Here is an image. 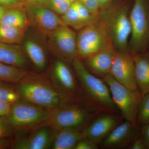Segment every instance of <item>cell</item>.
Returning a JSON list of instances; mask_svg holds the SVG:
<instances>
[{
	"label": "cell",
	"instance_id": "1",
	"mask_svg": "<svg viewBox=\"0 0 149 149\" xmlns=\"http://www.w3.org/2000/svg\"><path fill=\"white\" fill-rule=\"evenodd\" d=\"M16 88L21 100L51 111L71 103L55 88L46 74L28 72Z\"/></svg>",
	"mask_w": 149,
	"mask_h": 149
},
{
	"label": "cell",
	"instance_id": "2",
	"mask_svg": "<svg viewBox=\"0 0 149 149\" xmlns=\"http://www.w3.org/2000/svg\"><path fill=\"white\" fill-rule=\"evenodd\" d=\"M129 7L126 5L113 2L100 11L98 19L106 30L111 42L117 52H127L131 26Z\"/></svg>",
	"mask_w": 149,
	"mask_h": 149
},
{
	"label": "cell",
	"instance_id": "3",
	"mask_svg": "<svg viewBox=\"0 0 149 149\" xmlns=\"http://www.w3.org/2000/svg\"><path fill=\"white\" fill-rule=\"evenodd\" d=\"M71 65L80 87L89 100L102 111L119 113L105 82L90 72L82 60L78 58H76Z\"/></svg>",
	"mask_w": 149,
	"mask_h": 149
},
{
	"label": "cell",
	"instance_id": "4",
	"mask_svg": "<svg viewBox=\"0 0 149 149\" xmlns=\"http://www.w3.org/2000/svg\"><path fill=\"white\" fill-rule=\"evenodd\" d=\"M52 111L21 99L13 104L6 116L14 132H31L48 125Z\"/></svg>",
	"mask_w": 149,
	"mask_h": 149
},
{
	"label": "cell",
	"instance_id": "5",
	"mask_svg": "<svg viewBox=\"0 0 149 149\" xmlns=\"http://www.w3.org/2000/svg\"><path fill=\"white\" fill-rule=\"evenodd\" d=\"M47 75L55 88L69 102L78 103L99 109L85 95L66 63L56 58L52 63Z\"/></svg>",
	"mask_w": 149,
	"mask_h": 149
},
{
	"label": "cell",
	"instance_id": "6",
	"mask_svg": "<svg viewBox=\"0 0 149 149\" xmlns=\"http://www.w3.org/2000/svg\"><path fill=\"white\" fill-rule=\"evenodd\" d=\"M101 112L83 104H68L52 111L48 125L56 131L64 128L82 131L94 117Z\"/></svg>",
	"mask_w": 149,
	"mask_h": 149
},
{
	"label": "cell",
	"instance_id": "7",
	"mask_svg": "<svg viewBox=\"0 0 149 149\" xmlns=\"http://www.w3.org/2000/svg\"><path fill=\"white\" fill-rule=\"evenodd\" d=\"M131 26L128 51L132 55L141 53L149 40V7L147 0H134L130 11Z\"/></svg>",
	"mask_w": 149,
	"mask_h": 149
},
{
	"label": "cell",
	"instance_id": "8",
	"mask_svg": "<svg viewBox=\"0 0 149 149\" xmlns=\"http://www.w3.org/2000/svg\"><path fill=\"white\" fill-rule=\"evenodd\" d=\"M101 78L109 88L113 101L123 119L137 123L138 109L142 97L139 90L131 89L122 85L110 73Z\"/></svg>",
	"mask_w": 149,
	"mask_h": 149
},
{
	"label": "cell",
	"instance_id": "9",
	"mask_svg": "<svg viewBox=\"0 0 149 149\" xmlns=\"http://www.w3.org/2000/svg\"><path fill=\"white\" fill-rule=\"evenodd\" d=\"M77 43V58L82 60L112 44L106 30L98 18L79 30Z\"/></svg>",
	"mask_w": 149,
	"mask_h": 149
},
{
	"label": "cell",
	"instance_id": "10",
	"mask_svg": "<svg viewBox=\"0 0 149 149\" xmlns=\"http://www.w3.org/2000/svg\"><path fill=\"white\" fill-rule=\"evenodd\" d=\"M49 49L57 58L72 64L77 57V35L70 27L63 24L48 36Z\"/></svg>",
	"mask_w": 149,
	"mask_h": 149
},
{
	"label": "cell",
	"instance_id": "11",
	"mask_svg": "<svg viewBox=\"0 0 149 149\" xmlns=\"http://www.w3.org/2000/svg\"><path fill=\"white\" fill-rule=\"evenodd\" d=\"M25 8L29 25L44 37L64 24L61 16L46 6L35 3L26 5Z\"/></svg>",
	"mask_w": 149,
	"mask_h": 149
},
{
	"label": "cell",
	"instance_id": "12",
	"mask_svg": "<svg viewBox=\"0 0 149 149\" xmlns=\"http://www.w3.org/2000/svg\"><path fill=\"white\" fill-rule=\"evenodd\" d=\"M123 119L119 113L109 111L100 113L82 130L83 138L89 139L99 146Z\"/></svg>",
	"mask_w": 149,
	"mask_h": 149
},
{
	"label": "cell",
	"instance_id": "13",
	"mask_svg": "<svg viewBox=\"0 0 149 149\" xmlns=\"http://www.w3.org/2000/svg\"><path fill=\"white\" fill-rule=\"evenodd\" d=\"M140 136L138 123L125 120L118 124L100 144L102 149L128 148Z\"/></svg>",
	"mask_w": 149,
	"mask_h": 149
},
{
	"label": "cell",
	"instance_id": "14",
	"mask_svg": "<svg viewBox=\"0 0 149 149\" xmlns=\"http://www.w3.org/2000/svg\"><path fill=\"white\" fill-rule=\"evenodd\" d=\"M57 131L46 125L29 132L15 140L12 148L47 149L51 148Z\"/></svg>",
	"mask_w": 149,
	"mask_h": 149
},
{
	"label": "cell",
	"instance_id": "15",
	"mask_svg": "<svg viewBox=\"0 0 149 149\" xmlns=\"http://www.w3.org/2000/svg\"><path fill=\"white\" fill-rule=\"evenodd\" d=\"M109 73L122 85L131 89L138 90L135 79L133 55L128 52H117Z\"/></svg>",
	"mask_w": 149,
	"mask_h": 149
},
{
	"label": "cell",
	"instance_id": "16",
	"mask_svg": "<svg viewBox=\"0 0 149 149\" xmlns=\"http://www.w3.org/2000/svg\"><path fill=\"white\" fill-rule=\"evenodd\" d=\"M26 35V32L20 45L23 52L36 69L42 71L47 64L46 49L40 39L35 35Z\"/></svg>",
	"mask_w": 149,
	"mask_h": 149
},
{
	"label": "cell",
	"instance_id": "17",
	"mask_svg": "<svg viewBox=\"0 0 149 149\" xmlns=\"http://www.w3.org/2000/svg\"><path fill=\"white\" fill-rule=\"evenodd\" d=\"M116 52L112 44H110L85 59L84 64L92 74L102 77L110 73Z\"/></svg>",
	"mask_w": 149,
	"mask_h": 149
},
{
	"label": "cell",
	"instance_id": "18",
	"mask_svg": "<svg viewBox=\"0 0 149 149\" xmlns=\"http://www.w3.org/2000/svg\"><path fill=\"white\" fill-rule=\"evenodd\" d=\"M0 62L25 70L29 65L20 44L12 45L1 42Z\"/></svg>",
	"mask_w": 149,
	"mask_h": 149
},
{
	"label": "cell",
	"instance_id": "19",
	"mask_svg": "<svg viewBox=\"0 0 149 149\" xmlns=\"http://www.w3.org/2000/svg\"><path fill=\"white\" fill-rule=\"evenodd\" d=\"M133 58L136 85L143 97L149 93V55L139 53Z\"/></svg>",
	"mask_w": 149,
	"mask_h": 149
},
{
	"label": "cell",
	"instance_id": "20",
	"mask_svg": "<svg viewBox=\"0 0 149 149\" xmlns=\"http://www.w3.org/2000/svg\"><path fill=\"white\" fill-rule=\"evenodd\" d=\"M83 138L82 131L74 128H64L57 131L51 148L74 149L77 142Z\"/></svg>",
	"mask_w": 149,
	"mask_h": 149
},
{
	"label": "cell",
	"instance_id": "21",
	"mask_svg": "<svg viewBox=\"0 0 149 149\" xmlns=\"http://www.w3.org/2000/svg\"><path fill=\"white\" fill-rule=\"evenodd\" d=\"M0 24L27 30L29 24L25 7L6 8Z\"/></svg>",
	"mask_w": 149,
	"mask_h": 149
},
{
	"label": "cell",
	"instance_id": "22",
	"mask_svg": "<svg viewBox=\"0 0 149 149\" xmlns=\"http://www.w3.org/2000/svg\"><path fill=\"white\" fill-rule=\"evenodd\" d=\"M27 30L6 24H0V42L20 45Z\"/></svg>",
	"mask_w": 149,
	"mask_h": 149
},
{
	"label": "cell",
	"instance_id": "23",
	"mask_svg": "<svg viewBox=\"0 0 149 149\" xmlns=\"http://www.w3.org/2000/svg\"><path fill=\"white\" fill-rule=\"evenodd\" d=\"M26 70L0 62V81L17 84L28 73Z\"/></svg>",
	"mask_w": 149,
	"mask_h": 149
},
{
	"label": "cell",
	"instance_id": "24",
	"mask_svg": "<svg viewBox=\"0 0 149 149\" xmlns=\"http://www.w3.org/2000/svg\"><path fill=\"white\" fill-rule=\"evenodd\" d=\"M61 17L63 24L76 30H80L87 26L80 18L72 4L69 9L61 15Z\"/></svg>",
	"mask_w": 149,
	"mask_h": 149
},
{
	"label": "cell",
	"instance_id": "25",
	"mask_svg": "<svg viewBox=\"0 0 149 149\" xmlns=\"http://www.w3.org/2000/svg\"><path fill=\"white\" fill-rule=\"evenodd\" d=\"M9 83L0 81V99L15 102L20 97L17 88L10 85Z\"/></svg>",
	"mask_w": 149,
	"mask_h": 149
},
{
	"label": "cell",
	"instance_id": "26",
	"mask_svg": "<svg viewBox=\"0 0 149 149\" xmlns=\"http://www.w3.org/2000/svg\"><path fill=\"white\" fill-rule=\"evenodd\" d=\"M137 123L142 125L149 123V93L142 97L138 109Z\"/></svg>",
	"mask_w": 149,
	"mask_h": 149
},
{
	"label": "cell",
	"instance_id": "27",
	"mask_svg": "<svg viewBox=\"0 0 149 149\" xmlns=\"http://www.w3.org/2000/svg\"><path fill=\"white\" fill-rule=\"evenodd\" d=\"M72 3L70 0H49L45 6L62 15L69 9Z\"/></svg>",
	"mask_w": 149,
	"mask_h": 149
},
{
	"label": "cell",
	"instance_id": "28",
	"mask_svg": "<svg viewBox=\"0 0 149 149\" xmlns=\"http://www.w3.org/2000/svg\"><path fill=\"white\" fill-rule=\"evenodd\" d=\"M14 131L10 125L6 116L0 117V139L12 137Z\"/></svg>",
	"mask_w": 149,
	"mask_h": 149
},
{
	"label": "cell",
	"instance_id": "29",
	"mask_svg": "<svg viewBox=\"0 0 149 149\" xmlns=\"http://www.w3.org/2000/svg\"><path fill=\"white\" fill-rule=\"evenodd\" d=\"M83 5L96 16H97L100 9L97 0H79Z\"/></svg>",
	"mask_w": 149,
	"mask_h": 149
},
{
	"label": "cell",
	"instance_id": "30",
	"mask_svg": "<svg viewBox=\"0 0 149 149\" xmlns=\"http://www.w3.org/2000/svg\"><path fill=\"white\" fill-rule=\"evenodd\" d=\"M98 145L86 138H83L77 142L74 149H97Z\"/></svg>",
	"mask_w": 149,
	"mask_h": 149
},
{
	"label": "cell",
	"instance_id": "31",
	"mask_svg": "<svg viewBox=\"0 0 149 149\" xmlns=\"http://www.w3.org/2000/svg\"><path fill=\"white\" fill-rule=\"evenodd\" d=\"M0 5L6 8L24 7L25 6L20 0H0Z\"/></svg>",
	"mask_w": 149,
	"mask_h": 149
},
{
	"label": "cell",
	"instance_id": "32",
	"mask_svg": "<svg viewBox=\"0 0 149 149\" xmlns=\"http://www.w3.org/2000/svg\"><path fill=\"white\" fill-rule=\"evenodd\" d=\"M13 103L0 99V117L6 116L8 114Z\"/></svg>",
	"mask_w": 149,
	"mask_h": 149
},
{
	"label": "cell",
	"instance_id": "33",
	"mask_svg": "<svg viewBox=\"0 0 149 149\" xmlns=\"http://www.w3.org/2000/svg\"><path fill=\"white\" fill-rule=\"evenodd\" d=\"M141 137L147 149H149V123L143 125Z\"/></svg>",
	"mask_w": 149,
	"mask_h": 149
},
{
	"label": "cell",
	"instance_id": "34",
	"mask_svg": "<svg viewBox=\"0 0 149 149\" xmlns=\"http://www.w3.org/2000/svg\"><path fill=\"white\" fill-rule=\"evenodd\" d=\"M128 149H147L143 141L140 136L138 137L128 146Z\"/></svg>",
	"mask_w": 149,
	"mask_h": 149
},
{
	"label": "cell",
	"instance_id": "35",
	"mask_svg": "<svg viewBox=\"0 0 149 149\" xmlns=\"http://www.w3.org/2000/svg\"><path fill=\"white\" fill-rule=\"evenodd\" d=\"M14 141L12 137L0 139V149L12 148Z\"/></svg>",
	"mask_w": 149,
	"mask_h": 149
},
{
	"label": "cell",
	"instance_id": "36",
	"mask_svg": "<svg viewBox=\"0 0 149 149\" xmlns=\"http://www.w3.org/2000/svg\"><path fill=\"white\" fill-rule=\"evenodd\" d=\"M98 3L100 10L105 8L112 3L113 0H97Z\"/></svg>",
	"mask_w": 149,
	"mask_h": 149
},
{
	"label": "cell",
	"instance_id": "37",
	"mask_svg": "<svg viewBox=\"0 0 149 149\" xmlns=\"http://www.w3.org/2000/svg\"><path fill=\"white\" fill-rule=\"evenodd\" d=\"M49 0H35V3L38 4L45 6Z\"/></svg>",
	"mask_w": 149,
	"mask_h": 149
},
{
	"label": "cell",
	"instance_id": "38",
	"mask_svg": "<svg viewBox=\"0 0 149 149\" xmlns=\"http://www.w3.org/2000/svg\"><path fill=\"white\" fill-rule=\"evenodd\" d=\"M6 8L5 7L0 5V21L5 11Z\"/></svg>",
	"mask_w": 149,
	"mask_h": 149
},
{
	"label": "cell",
	"instance_id": "39",
	"mask_svg": "<svg viewBox=\"0 0 149 149\" xmlns=\"http://www.w3.org/2000/svg\"><path fill=\"white\" fill-rule=\"evenodd\" d=\"M23 3L26 5L29 4L35 3V0H20Z\"/></svg>",
	"mask_w": 149,
	"mask_h": 149
},
{
	"label": "cell",
	"instance_id": "40",
	"mask_svg": "<svg viewBox=\"0 0 149 149\" xmlns=\"http://www.w3.org/2000/svg\"><path fill=\"white\" fill-rule=\"evenodd\" d=\"M72 3L75 2L77 1H79V0H70Z\"/></svg>",
	"mask_w": 149,
	"mask_h": 149
},
{
	"label": "cell",
	"instance_id": "41",
	"mask_svg": "<svg viewBox=\"0 0 149 149\" xmlns=\"http://www.w3.org/2000/svg\"><path fill=\"white\" fill-rule=\"evenodd\" d=\"M148 45H149V41H148Z\"/></svg>",
	"mask_w": 149,
	"mask_h": 149
}]
</instances>
